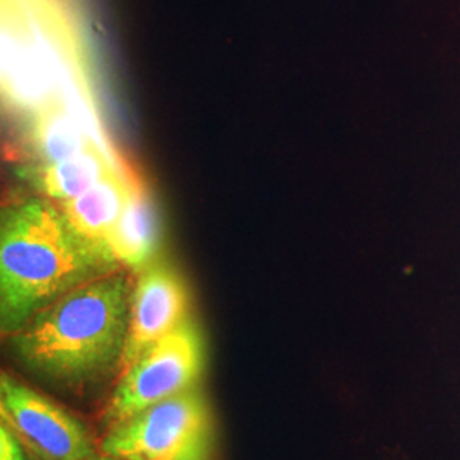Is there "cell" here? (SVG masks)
Returning a JSON list of instances; mask_svg holds the SVG:
<instances>
[{
    "label": "cell",
    "instance_id": "9",
    "mask_svg": "<svg viewBox=\"0 0 460 460\" xmlns=\"http://www.w3.org/2000/svg\"><path fill=\"white\" fill-rule=\"evenodd\" d=\"M110 171L98 150H85L79 155L57 163H47L36 171L38 188L45 197L66 201L81 197Z\"/></svg>",
    "mask_w": 460,
    "mask_h": 460
},
{
    "label": "cell",
    "instance_id": "8",
    "mask_svg": "<svg viewBox=\"0 0 460 460\" xmlns=\"http://www.w3.org/2000/svg\"><path fill=\"white\" fill-rule=\"evenodd\" d=\"M130 184L132 178L110 171L81 197L60 201V207L74 227L85 237L106 243L123 212Z\"/></svg>",
    "mask_w": 460,
    "mask_h": 460
},
{
    "label": "cell",
    "instance_id": "12",
    "mask_svg": "<svg viewBox=\"0 0 460 460\" xmlns=\"http://www.w3.org/2000/svg\"><path fill=\"white\" fill-rule=\"evenodd\" d=\"M96 460H119V459H116V457H110V456H106V457H104V459H96Z\"/></svg>",
    "mask_w": 460,
    "mask_h": 460
},
{
    "label": "cell",
    "instance_id": "4",
    "mask_svg": "<svg viewBox=\"0 0 460 460\" xmlns=\"http://www.w3.org/2000/svg\"><path fill=\"white\" fill-rule=\"evenodd\" d=\"M203 368L205 341L197 324L188 319L123 368L104 414L106 421L116 425L164 399L197 389Z\"/></svg>",
    "mask_w": 460,
    "mask_h": 460
},
{
    "label": "cell",
    "instance_id": "3",
    "mask_svg": "<svg viewBox=\"0 0 460 460\" xmlns=\"http://www.w3.org/2000/svg\"><path fill=\"white\" fill-rule=\"evenodd\" d=\"M101 448L119 460H208L212 414L197 389L111 425Z\"/></svg>",
    "mask_w": 460,
    "mask_h": 460
},
{
    "label": "cell",
    "instance_id": "2",
    "mask_svg": "<svg viewBox=\"0 0 460 460\" xmlns=\"http://www.w3.org/2000/svg\"><path fill=\"white\" fill-rule=\"evenodd\" d=\"M132 288L115 270L85 281L53 300L16 332L17 358L43 377L79 384L110 372L121 362Z\"/></svg>",
    "mask_w": 460,
    "mask_h": 460
},
{
    "label": "cell",
    "instance_id": "5",
    "mask_svg": "<svg viewBox=\"0 0 460 460\" xmlns=\"http://www.w3.org/2000/svg\"><path fill=\"white\" fill-rule=\"evenodd\" d=\"M2 423L38 460H96L83 423L47 395L2 374Z\"/></svg>",
    "mask_w": 460,
    "mask_h": 460
},
{
    "label": "cell",
    "instance_id": "6",
    "mask_svg": "<svg viewBox=\"0 0 460 460\" xmlns=\"http://www.w3.org/2000/svg\"><path fill=\"white\" fill-rule=\"evenodd\" d=\"M190 294L181 275L171 264L155 260L138 271L130 296V321L123 368L147 348L182 326L190 317Z\"/></svg>",
    "mask_w": 460,
    "mask_h": 460
},
{
    "label": "cell",
    "instance_id": "10",
    "mask_svg": "<svg viewBox=\"0 0 460 460\" xmlns=\"http://www.w3.org/2000/svg\"><path fill=\"white\" fill-rule=\"evenodd\" d=\"M31 140L43 164L64 161L91 150L81 121L62 108H51L36 118Z\"/></svg>",
    "mask_w": 460,
    "mask_h": 460
},
{
    "label": "cell",
    "instance_id": "1",
    "mask_svg": "<svg viewBox=\"0 0 460 460\" xmlns=\"http://www.w3.org/2000/svg\"><path fill=\"white\" fill-rule=\"evenodd\" d=\"M119 266L106 243L74 227L58 201L9 203L0 220L2 332L11 336L58 296Z\"/></svg>",
    "mask_w": 460,
    "mask_h": 460
},
{
    "label": "cell",
    "instance_id": "7",
    "mask_svg": "<svg viewBox=\"0 0 460 460\" xmlns=\"http://www.w3.org/2000/svg\"><path fill=\"white\" fill-rule=\"evenodd\" d=\"M106 243L118 263L137 271L157 260L163 244V224L144 182L132 178L123 212Z\"/></svg>",
    "mask_w": 460,
    "mask_h": 460
},
{
    "label": "cell",
    "instance_id": "11",
    "mask_svg": "<svg viewBox=\"0 0 460 460\" xmlns=\"http://www.w3.org/2000/svg\"><path fill=\"white\" fill-rule=\"evenodd\" d=\"M0 460H24L16 435L4 423L0 427Z\"/></svg>",
    "mask_w": 460,
    "mask_h": 460
}]
</instances>
